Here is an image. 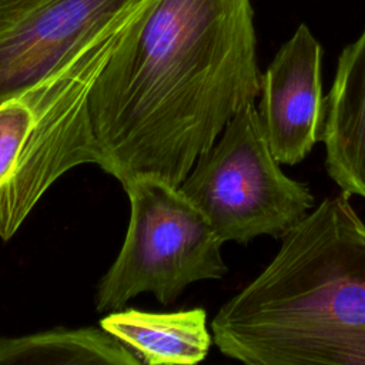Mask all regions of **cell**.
I'll return each instance as SVG.
<instances>
[{
	"mask_svg": "<svg viewBox=\"0 0 365 365\" xmlns=\"http://www.w3.org/2000/svg\"><path fill=\"white\" fill-rule=\"evenodd\" d=\"M261 77L251 0H141L88 94L96 164L180 187Z\"/></svg>",
	"mask_w": 365,
	"mask_h": 365,
	"instance_id": "cell-1",
	"label": "cell"
},
{
	"mask_svg": "<svg viewBox=\"0 0 365 365\" xmlns=\"http://www.w3.org/2000/svg\"><path fill=\"white\" fill-rule=\"evenodd\" d=\"M250 365H365V224L349 194L324 198L211 322Z\"/></svg>",
	"mask_w": 365,
	"mask_h": 365,
	"instance_id": "cell-2",
	"label": "cell"
},
{
	"mask_svg": "<svg viewBox=\"0 0 365 365\" xmlns=\"http://www.w3.org/2000/svg\"><path fill=\"white\" fill-rule=\"evenodd\" d=\"M106 61L98 46L0 103V238L10 240L68 170L94 164L90 90Z\"/></svg>",
	"mask_w": 365,
	"mask_h": 365,
	"instance_id": "cell-3",
	"label": "cell"
},
{
	"mask_svg": "<svg viewBox=\"0 0 365 365\" xmlns=\"http://www.w3.org/2000/svg\"><path fill=\"white\" fill-rule=\"evenodd\" d=\"M123 187L130 221L117 258L98 282V312L115 311L143 292L168 305L190 284L225 275L222 240L178 187L147 175Z\"/></svg>",
	"mask_w": 365,
	"mask_h": 365,
	"instance_id": "cell-4",
	"label": "cell"
},
{
	"mask_svg": "<svg viewBox=\"0 0 365 365\" xmlns=\"http://www.w3.org/2000/svg\"><path fill=\"white\" fill-rule=\"evenodd\" d=\"M178 188L222 242L282 238L315 202L304 182L279 168L254 101L230 118Z\"/></svg>",
	"mask_w": 365,
	"mask_h": 365,
	"instance_id": "cell-5",
	"label": "cell"
},
{
	"mask_svg": "<svg viewBox=\"0 0 365 365\" xmlns=\"http://www.w3.org/2000/svg\"><path fill=\"white\" fill-rule=\"evenodd\" d=\"M141 0H0V103L46 80Z\"/></svg>",
	"mask_w": 365,
	"mask_h": 365,
	"instance_id": "cell-6",
	"label": "cell"
},
{
	"mask_svg": "<svg viewBox=\"0 0 365 365\" xmlns=\"http://www.w3.org/2000/svg\"><path fill=\"white\" fill-rule=\"evenodd\" d=\"M321 61V44L301 24L261 77L258 114L279 164L302 161L321 140L325 120Z\"/></svg>",
	"mask_w": 365,
	"mask_h": 365,
	"instance_id": "cell-7",
	"label": "cell"
},
{
	"mask_svg": "<svg viewBox=\"0 0 365 365\" xmlns=\"http://www.w3.org/2000/svg\"><path fill=\"white\" fill-rule=\"evenodd\" d=\"M321 140L328 175L342 191L365 198V29L338 57Z\"/></svg>",
	"mask_w": 365,
	"mask_h": 365,
	"instance_id": "cell-8",
	"label": "cell"
},
{
	"mask_svg": "<svg viewBox=\"0 0 365 365\" xmlns=\"http://www.w3.org/2000/svg\"><path fill=\"white\" fill-rule=\"evenodd\" d=\"M100 325L148 365L198 364L212 342L207 314L201 308L170 314L115 311Z\"/></svg>",
	"mask_w": 365,
	"mask_h": 365,
	"instance_id": "cell-9",
	"label": "cell"
},
{
	"mask_svg": "<svg viewBox=\"0 0 365 365\" xmlns=\"http://www.w3.org/2000/svg\"><path fill=\"white\" fill-rule=\"evenodd\" d=\"M6 365H140V358L106 329H51L16 338L0 336Z\"/></svg>",
	"mask_w": 365,
	"mask_h": 365,
	"instance_id": "cell-10",
	"label": "cell"
}]
</instances>
